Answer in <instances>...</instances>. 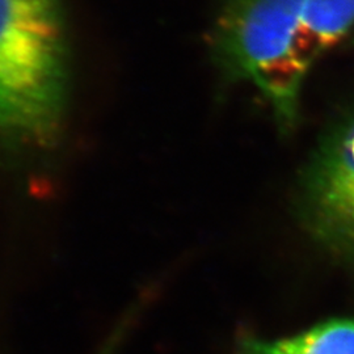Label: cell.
I'll use <instances>...</instances> for the list:
<instances>
[{
  "instance_id": "1",
  "label": "cell",
  "mask_w": 354,
  "mask_h": 354,
  "mask_svg": "<svg viewBox=\"0 0 354 354\" xmlns=\"http://www.w3.org/2000/svg\"><path fill=\"white\" fill-rule=\"evenodd\" d=\"M68 99L64 0H0V155L21 165L59 143Z\"/></svg>"
},
{
  "instance_id": "3",
  "label": "cell",
  "mask_w": 354,
  "mask_h": 354,
  "mask_svg": "<svg viewBox=\"0 0 354 354\" xmlns=\"http://www.w3.org/2000/svg\"><path fill=\"white\" fill-rule=\"evenodd\" d=\"M354 26V0H308L302 23L268 102L281 124H294L304 76Z\"/></svg>"
},
{
  "instance_id": "2",
  "label": "cell",
  "mask_w": 354,
  "mask_h": 354,
  "mask_svg": "<svg viewBox=\"0 0 354 354\" xmlns=\"http://www.w3.org/2000/svg\"><path fill=\"white\" fill-rule=\"evenodd\" d=\"M307 1L223 0L212 33L215 64L228 79L251 82L269 99Z\"/></svg>"
},
{
  "instance_id": "5",
  "label": "cell",
  "mask_w": 354,
  "mask_h": 354,
  "mask_svg": "<svg viewBox=\"0 0 354 354\" xmlns=\"http://www.w3.org/2000/svg\"><path fill=\"white\" fill-rule=\"evenodd\" d=\"M239 354H354V319L330 320L274 342L250 339Z\"/></svg>"
},
{
  "instance_id": "4",
  "label": "cell",
  "mask_w": 354,
  "mask_h": 354,
  "mask_svg": "<svg viewBox=\"0 0 354 354\" xmlns=\"http://www.w3.org/2000/svg\"><path fill=\"white\" fill-rule=\"evenodd\" d=\"M310 200L322 227L342 241H354V114L323 147Z\"/></svg>"
}]
</instances>
